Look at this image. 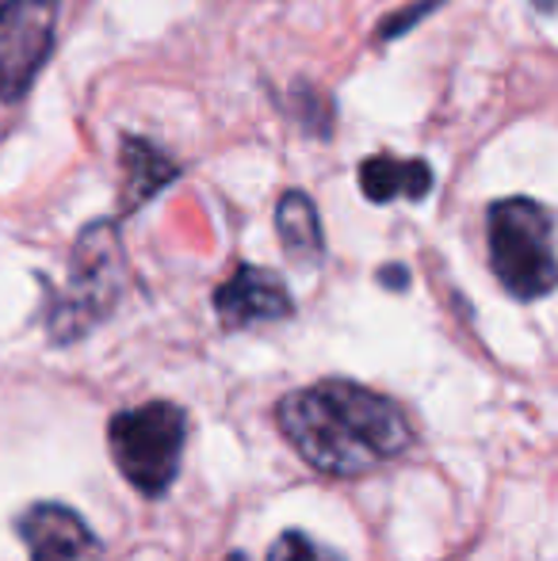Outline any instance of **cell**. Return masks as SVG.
Returning <instances> with one entry per match:
<instances>
[{
    "mask_svg": "<svg viewBox=\"0 0 558 561\" xmlns=\"http://www.w3.org/2000/svg\"><path fill=\"white\" fill-rule=\"evenodd\" d=\"M226 561H249V558H246V554H238V550H234V554L226 558Z\"/></svg>",
    "mask_w": 558,
    "mask_h": 561,
    "instance_id": "16",
    "label": "cell"
},
{
    "mask_svg": "<svg viewBox=\"0 0 558 561\" xmlns=\"http://www.w3.org/2000/svg\"><path fill=\"white\" fill-rule=\"evenodd\" d=\"M123 287H127V256H123L119 226L112 218H96L77 233L69 249L66 287L50 290L46 302V333L54 344H73L112 318Z\"/></svg>",
    "mask_w": 558,
    "mask_h": 561,
    "instance_id": "2",
    "label": "cell"
},
{
    "mask_svg": "<svg viewBox=\"0 0 558 561\" xmlns=\"http://www.w3.org/2000/svg\"><path fill=\"white\" fill-rule=\"evenodd\" d=\"M436 184L424 157H395V153H372L360 161V192L375 207L395 199L424 203Z\"/></svg>",
    "mask_w": 558,
    "mask_h": 561,
    "instance_id": "9",
    "label": "cell"
},
{
    "mask_svg": "<svg viewBox=\"0 0 558 561\" xmlns=\"http://www.w3.org/2000/svg\"><path fill=\"white\" fill-rule=\"evenodd\" d=\"M119 164H123V187H119L123 215L141 210L149 199H157L164 187L176 184V176H180V164L172 161L157 141L141 138V134H123Z\"/></svg>",
    "mask_w": 558,
    "mask_h": 561,
    "instance_id": "8",
    "label": "cell"
},
{
    "mask_svg": "<svg viewBox=\"0 0 558 561\" xmlns=\"http://www.w3.org/2000/svg\"><path fill=\"white\" fill-rule=\"evenodd\" d=\"M379 283L387 290H406L410 287V272H406L402 264H387V267H379Z\"/></svg>",
    "mask_w": 558,
    "mask_h": 561,
    "instance_id": "14",
    "label": "cell"
},
{
    "mask_svg": "<svg viewBox=\"0 0 558 561\" xmlns=\"http://www.w3.org/2000/svg\"><path fill=\"white\" fill-rule=\"evenodd\" d=\"M23 547H27L31 561H96L100 539L92 527L77 516L66 504H31L20 519H15Z\"/></svg>",
    "mask_w": 558,
    "mask_h": 561,
    "instance_id": "7",
    "label": "cell"
},
{
    "mask_svg": "<svg viewBox=\"0 0 558 561\" xmlns=\"http://www.w3.org/2000/svg\"><path fill=\"white\" fill-rule=\"evenodd\" d=\"M269 561H344L337 550L321 547V542H314L310 535L303 531H283L276 542H272L269 550Z\"/></svg>",
    "mask_w": 558,
    "mask_h": 561,
    "instance_id": "12",
    "label": "cell"
},
{
    "mask_svg": "<svg viewBox=\"0 0 558 561\" xmlns=\"http://www.w3.org/2000/svg\"><path fill=\"white\" fill-rule=\"evenodd\" d=\"M276 233H280V244H283V252H287L291 264L318 267L321 256H326V233H321L318 207H314L310 195L298 192V187H291V192L280 195Z\"/></svg>",
    "mask_w": 558,
    "mask_h": 561,
    "instance_id": "10",
    "label": "cell"
},
{
    "mask_svg": "<svg viewBox=\"0 0 558 561\" xmlns=\"http://www.w3.org/2000/svg\"><path fill=\"white\" fill-rule=\"evenodd\" d=\"M539 15H555V0H536Z\"/></svg>",
    "mask_w": 558,
    "mask_h": 561,
    "instance_id": "15",
    "label": "cell"
},
{
    "mask_svg": "<svg viewBox=\"0 0 558 561\" xmlns=\"http://www.w3.org/2000/svg\"><path fill=\"white\" fill-rule=\"evenodd\" d=\"M287 107H291V118H298L310 138H321L326 141L333 134V100L310 81H298L295 89L287 92Z\"/></svg>",
    "mask_w": 558,
    "mask_h": 561,
    "instance_id": "11",
    "label": "cell"
},
{
    "mask_svg": "<svg viewBox=\"0 0 558 561\" xmlns=\"http://www.w3.org/2000/svg\"><path fill=\"white\" fill-rule=\"evenodd\" d=\"M187 444V413L172 401L123 409L107 424V447L119 473L141 496H164L176 481Z\"/></svg>",
    "mask_w": 558,
    "mask_h": 561,
    "instance_id": "4",
    "label": "cell"
},
{
    "mask_svg": "<svg viewBox=\"0 0 558 561\" xmlns=\"http://www.w3.org/2000/svg\"><path fill=\"white\" fill-rule=\"evenodd\" d=\"M486 244L498 283L521 302L547 298L558 283L555 218L528 195L498 199L486 210Z\"/></svg>",
    "mask_w": 558,
    "mask_h": 561,
    "instance_id": "3",
    "label": "cell"
},
{
    "mask_svg": "<svg viewBox=\"0 0 558 561\" xmlns=\"http://www.w3.org/2000/svg\"><path fill=\"white\" fill-rule=\"evenodd\" d=\"M215 313L226 329H249L264 321H287L295 313V298L276 272L241 264L230 279L215 287Z\"/></svg>",
    "mask_w": 558,
    "mask_h": 561,
    "instance_id": "6",
    "label": "cell"
},
{
    "mask_svg": "<svg viewBox=\"0 0 558 561\" xmlns=\"http://www.w3.org/2000/svg\"><path fill=\"white\" fill-rule=\"evenodd\" d=\"M436 4H444V0H421V4H410V8H402V12L387 15V20H383V27H379V43H390V38H398V35H406V31H413L421 23V15L432 12Z\"/></svg>",
    "mask_w": 558,
    "mask_h": 561,
    "instance_id": "13",
    "label": "cell"
},
{
    "mask_svg": "<svg viewBox=\"0 0 558 561\" xmlns=\"http://www.w3.org/2000/svg\"><path fill=\"white\" fill-rule=\"evenodd\" d=\"M276 424L306 466L329 478H360L413 444L402 409L367 386L326 378L276 405Z\"/></svg>",
    "mask_w": 558,
    "mask_h": 561,
    "instance_id": "1",
    "label": "cell"
},
{
    "mask_svg": "<svg viewBox=\"0 0 558 561\" xmlns=\"http://www.w3.org/2000/svg\"><path fill=\"white\" fill-rule=\"evenodd\" d=\"M58 38V0H0V100L20 104L35 89Z\"/></svg>",
    "mask_w": 558,
    "mask_h": 561,
    "instance_id": "5",
    "label": "cell"
}]
</instances>
